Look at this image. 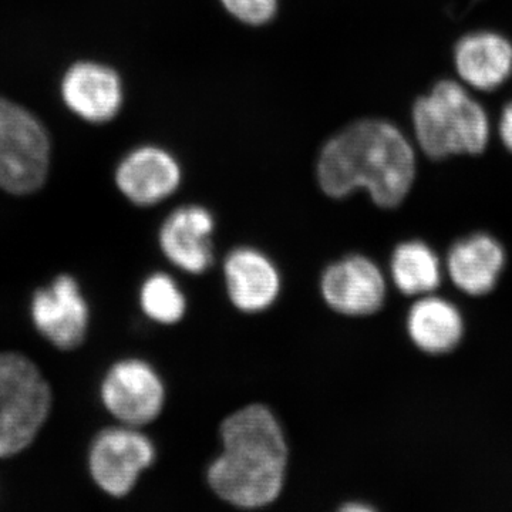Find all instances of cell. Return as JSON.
I'll list each match as a JSON object with an SVG mask.
<instances>
[{"label": "cell", "instance_id": "cell-4", "mask_svg": "<svg viewBox=\"0 0 512 512\" xmlns=\"http://www.w3.org/2000/svg\"><path fill=\"white\" fill-rule=\"evenodd\" d=\"M52 409V390L39 367L15 352H0V458L22 453Z\"/></svg>", "mask_w": 512, "mask_h": 512}, {"label": "cell", "instance_id": "cell-1", "mask_svg": "<svg viewBox=\"0 0 512 512\" xmlns=\"http://www.w3.org/2000/svg\"><path fill=\"white\" fill-rule=\"evenodd\" d=\"M222 451L207 471L208 485L232 507L258 510L278 500L285 485L288 444L264 404H249L222 421Z\"/></svg>", "mask_w": 512, "mask_h": 512}, {"label": "cell", "instance_id": "cell-2", "mask_svg": "<svg viewBox=\"0 0 512 512\" xmlns=\"http://www.w3.org/2000/svg\"><path fill=\"white\" fill-rule=\"evenodd\" d=\"M416 175V157L399 128L363 120L329 141L320 154L319 184L333 198L366 188L383 208L402 204Z\"/></svg>", "mask_w": 512, "mask_h": 512}, {"label": "cell", "instance_id": "cell-13", "mask_svg": "<svg viewBox=\"0 0 512 512\" xmlns=\"http://www.w3.org/2000/svg\"><path fill=\"white\" fill-rule=\"evenodd\" d=\"M124 197L137 205L158 204L170 197L181 183V170L175 158L157 147H141L128 154L116 173Z\"/></svg>", "mask_w": 512, "mask_h": 512}, {"label": "cell", "instance_id": "cell-7", "mask_svg": "<svg viewBox=\"0 0 512 512\" xmlns=\"http://www.w3.org/2000/svg\"><path fill=\"white\" fill-rule=\"evenodd\" d=\"M101 402L120 424L146 426L160 416L165 403V386L150 363L124 359L114 363L100 387Z\"/></svg>", "mask_w": 512, "mask_h": 512}, {"label": "cell", "instance_id": "cell-12", "mask_svg": "<svg viewBox=\"0 0 512 512\" xmlns=\"http://www.w3.org/2000/svg\"><path fill=\"white\" fill-rule=\"evenodd\" d=\"M62 96L66 106L77 116L92 123H104L119 113L123 86L110 67L82 62L67 70Z\"/></svg>", "mask_w": 512, "mask_h": 512}, {"label": "cell", "instance_id": "cell-9", "mask_svg": "<svg viewBox=\"0 0 512 512\" xmlns=\"http://www.w3.org/2000/svg\"><path fill=\"white\" fill-rule=\"evenodd\" d=\"M382 269L363 255H349L329 265L320 278L323 301L340 315H373L386 301Z\"/></svg>", "mask_w": 512, "mask_h": 512}, {"label": "cell", "instance_id": "cell-10", "mask_svg": "<svg viewBox=\"0 0 512 512\" xmlns=\"http://www.w3.org/2000/svg\"><path fill=\"white\" fill-rule=\"evenodd\" d=\"M214 217L207 208H178L161 225L158 242L165 258L187 274L200 275L214 264Z\"/></svg>", "mask_w": 512, "mask_h": 512}, {"label": "cell", "instance_id": "cell-20", "mask_svg": "<svg viewBox=\"0 0 512 512\" xmlns=\"http://www.w3.org/2000/svg\"><path fill=\"white\" fill-rule=\"evenodd\" d=\"M498 130H500V137L504 146L512 153V101L504 107Z\"/></svg>", "mask_w": 512, "mask_h": 512}, {"label": "cell", "instance_id": "cell-15", "mask_svg": "<svg viewBox=\"0 0 512 512\" xmlns=\"http://www.w3.org/2000/svg\"><path fill=\"white\" fill-rule=\"evenodd\" d=\"M505 264L504 249L490 235L476 234L458 241L447 258L451 281L468 295L493 291Z\"/></svg>", "mask_w": 512, "mask_h": 512}, {"label": "cell", "instance_id": "cell-21", "mask_svg": "<svg viewBox=\"0 0 512 512\" xmlns=\"http://www.w3.org/2000/svg\"><path fill=\"white\" fill-rule=\"evenodd\" d=\"M340 510L342 511H348V512H367V511H372L373 508L372 507H369V505H366V504H362V503H349V504H346V505H343L342 508H340Z\"/></svg>", "mask_w": 512, "mask_h": 512}, {"label": "cell", "instance_id": "cell-17", "mask_svg": "<svg viewBox=\"0 0 512 512\" xmlns=\"http://www.w3.org/2000/svg\"><path fill=\"white\" fill-rule=\"evenodd\" d=\"M390 274L404 295H429L441 282L440 259L424 242H403L394 249Z\"/></svg>", "mask_w": 512, "mask_h": 512}, {"label": "cell", "instance_id": "cell-3", "mask_svg": "<svg viewBox=\"0 0 512 512\" xmlns=\"http://www.w3.org/2000/svg\"><path fill=\"white\" fill-rule=\"evenodd\" d=\"M414 133L421 150L434 160L477 156L490 140V121L484 107L463 84L441 80L413 107Z\"/></svg>", "mask_w": 512, "mask_h": 512}, {"label": "cell", "instance_id": "cell-11", "mask_svg": "<svg viewBox=\"0 0 512 512\" xmlns=\"http://www.w3.org/2000/svg\"><path fill=\"white\" fill-rule=\"evenodd\" d=\"M224 279L229 301L245 313L271 308L281 293V275L271 259L251 247L229 252L224 261Z\"/></svg>", "mask_w": 512, "mask_h": 512}, {"label": "cell", "instance_id": "cell-5", "mask_svg": "<svg viewBox=\"0 0 512 512\" xmlns=\"http://www.w3.org/2000/svg\"><path fill=\"white\" fill-rule=\"evenodd\" d=\"M50 144L35 116L0 97V188L30 194L45 183Z\"/></svg>", "mask_w": 512, "mask_h": 512}, {"label": "cell", "instance_id": "cell-16", "mask_svg": "<svg viewBox=\"0 0 512 512\" xmlns=\"http://www.w3.org/2000/svg\"><path fill=\"white\" fill-rule=\"evenodd\" d=\"M463 318L453 303L424 295L407 316V332L414 345L430 355L451 352L463 336Z\"/></svg>", "mask_w": 512, "mask_h": 512}, {"label": "cell", "instance_id": "cell-6", "mask_svg": "<svg viewBox=\"0 0 512 512\" xmlns=\"http://www.w3.org/2000/svg\"><path fill=\"white\" fill-rule=\"evenodd\" d=\"M156 457V447L146 434L120 424L97 434L90 447L89 470L101 491L120 498L133 491Z\"/></svg>", "mask_w": 512, "mask_h": 512}, {"label": "cell", "instance_id": "cell-19", "mask_svg": "<svg viewBox=\"0 0 512 512\" xmlns=\"http://www.w3.org/2000/svg\"><path fill=\"white\" fill-rule=\"evenodd\" d=\"M235 18L248 25H265L274 18L278 0H222Z\"/></svg>", "mask_w": 512, "mask_h": 512}, {"label": "cell", "instance_id": "cell-18", "mask_svg": "<svg viewBox=\"0 0 512 512\" xmlns=\"http://www.w3.org/2000/svg\"><path fill=\"white\" fill-rule=\"evenodd\" d=\"M140 306L148 319L160 325H174L184 318L187 299L173 276L156 272L141 285Z\"/></svg>", "mask_w": 512, "mask_h": 512}, {"label": "cell", "instance_id": "cell-14", "mask_svg": "<svg viewBox=\"0 0 512 512\" xmlns=\"http://www.w3.org/2000/svg\"><path fill=\"white\" fill-rule=\"evenodd\" d=\"M458 76L480 92H494L512 74V43L491 30L468 33L454 47Z\"/></svg>", "mask_w": 512, "mask_h": 512}, {"label": "cell", "instance_id": "cell-8", "mask_svg": "<svg viewBox=\"0 0 512 512\" xmlns=\"http://www.w3.org/2000/svg\"><path fill=\"white\" fill-rule=\"evenodd\" d=\"M30 315L40 335L62 350L79 348L89 330V305L70 275L57 276L52 284L36 291Z\"/></svg>", "mask_w": 512, "mask_h": 512}]
</instances>
